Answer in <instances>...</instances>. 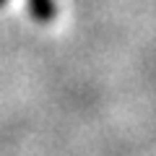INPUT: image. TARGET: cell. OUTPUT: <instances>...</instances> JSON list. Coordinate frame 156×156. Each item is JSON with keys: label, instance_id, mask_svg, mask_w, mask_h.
Wrapping results in <instances>:
<instances>
[{"label": "cell", "instance_id": "cell-1", "mask_svg": "<svg viewBox=\"0 0 156 156\" xmlns=\"http://www.w3.org/2000/svg\"><path fill=\"white\" fill-rule=\"evenodd\" d=\"M29 13L37 23H52L57 18V5L55 0H29Z\"/></svg>", "mask_w": 156, "mask_h": 156}, {"label": "cell", "instance_id": "cell-2", "mask_svg": "<svg viewBox=\"0 0 156 156\" xmlns=\"http://www.w3.org/2000/svg\"><path fill=\"white\" fill-rule=\"evenodd\" d=\"M5 3H8V0H0V8H3V5H5Z\"/></svg>", "mask_w": 156, "mask_h": 156}]
</instances>
